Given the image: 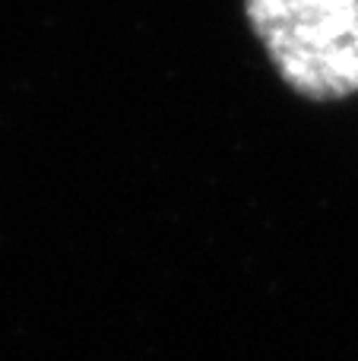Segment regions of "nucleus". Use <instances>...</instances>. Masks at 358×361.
Segmentation results:
<instances>
[{
	"mask_svg": "<svg viewBox=\"0 0 358 361\" xmlns=\"http://www.w3.org/2000/svg\"><path fill=\"white\" fill-rule=\"evenodd\" d=\"M247 16L298 95L358 92V0H247Z\"/></svg>",
	"mask_w": 358,
	"mask_h": 361,
	"instance_id": "nucleus-1",
	"label": "nucleus"
}]
</instances>
